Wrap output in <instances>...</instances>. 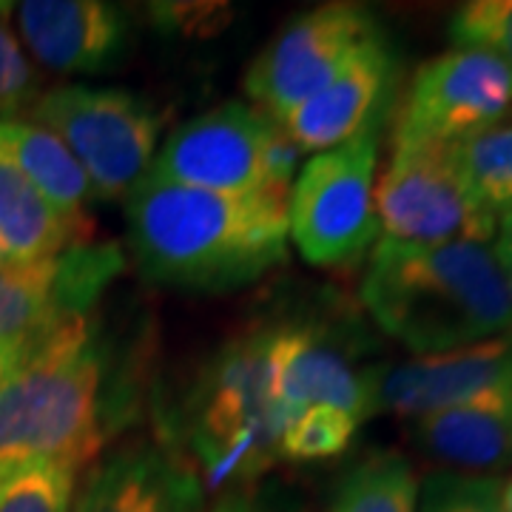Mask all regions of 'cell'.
Returning a JSON list of instances; mask_svg holds the SVG:
<instances>
[{
  "mask_svg": "<svg viewBox=\"0 0 512 512\" xmlns=\"http://www.w3.org/2000/svg\"><path fill=\"white\" fill-rule=\"evenodd\" d=\"M419 487V476L402 453L379 450L350 467L328 512H416Z\"/></svg>",
  "mask_w": 512,
  "mask_h": 512,
  "instance_id": "obj_20",
  "label": "cell"
},
{
  "mask_svg": "<svg viewBox=\"0 0 512 512\" xmlns=\"http://www.w3.org/2000/svg\"><path fill=\"white\" fill-rule=\"evenodd\" d=\"M356 430H359V421L350 413L330 404H313L285 424L282 439H279V458L322 461V458L339 456L348 450Z\"/></svg>",
  "mask_w": 512,
  "mask_h": 512,
  "instance_id": "obj_23",
  "label": "cell"
},
{
  "mask_svg": "<svg viewBox=\"0 0 512 512\" xmlns=\"http://www.w3.org/2000/svg\"><path fill=\"white\" fill-rule=\"evenodd\" d=\"M495 259H498V268L504 276V288H507V299H510V313H512V228H501L495 231L493 242Z\"/></svg>",
  "mask_w": 512,
  "mask_h": 512,
  "instance_id": "obj_28",
  "label": "cell"
},
{
  "mask_svg": "<svg viewBox=\"0 0 512 512\" xmlns=\"http://www.w3.org/2000/svg\"><path fill=\"white\" fill-rule=\"evenodd\" d=\"M456 49H484L512 66V0H473L450 20Z\"/></svg>",
  "mask_w": 512,
  "mask_h": 512,
  "instance_id": "obj_25",
  "label": "cell"
},
{
  "mask_svg": "<svg viewBox=\"0 0 512 512\" xmlns=\"http://www.w3.org/2000/svg\"><path fill=\"white\" fill-rule=\"evenodd\" d=\"M501 501H504V512H512V478L501 481Z\"/></svg>",
  "mask_w": 512,
  "mask_h": 512,
  "instance_id": "obj_30",
  "label": "cell"
},
{
  "mask_svg": "<svg viewBox=\"0 0 512 512\" xmlns=\"http://www.w3.org/2000/svg\"><path fill=\"white\" fill-rule=\"evenodd\" d=\"M285 413L276 393L274 330L217 353L188 402V441L211 487L245 484L279 458Z\"/></svg>",
  "mask_w": 512,
  "mask_h": 512,
  "instance_id": "obj_4",
  "label": "cell"
},
{
  "mask_svg": "<svg viewBox=\"0 0 512 512\" xmlns=\"http://www.w3.org/2000/svg\"><path fill=\"white\" fill-rule=\"evenodd\" d=\"M362 302L387 336L419 356L512 333L493 242L379 239L362 279Z\"/></svg>",
  "mask_w": 512,
  "mask_h": 512,
  "instance_id": "obj_2",
  "label": "cell"
},
{
  "mask_svg": "<svg viewBox=\"0 0 512 512\" xmlns=\"http://www.w3.org/2000/svg\"><path fill=\"white\" fill-rule=\"evenodd\" d=\"M83 245H92L89 217L60 211L0 154V262L40 265Z\"/></svg>",
  "mask_w": 512,
  "mask_h": 512,
  "instance_id": "obj_18",
  "label": "cell"
},
{
  "mask_svg": "<svg viewBox=\"0 0 512 512\" xmlns=\"http://www.w3.org/2000/svg\"><path fill=\"white\" fill-rule=\"evenodd\" d=\"M32 63L55 74H103L128 52L126 12L103 0H26L12 9Z\"/></svg>",
  "mask_w": 512,
  "mask_h": 512,
  "instance_id": "obj_14",
  "label": "cell"
},
{
  "mask_svg": "<svg viewBox=\"0 0 512 512\" xmlns=\"http://www.w3.org/2000/svg\"><path fill=\"white\" fill-rule=\"evenodd\" d=\"M74 476L43 461L0 467V512H72Z\"/></svg>",
  "mask_w": 512,
  "mask_h": 512,
  "instance_id": "obj_22",
  "label": "cell"
},
{
  "mask_svg": "<svg viewBox=\"0 0 512 512\" xmlns=\"http://www.w3.org/2000/svg\"><path fill=\"white\" fill-rule=\"evenodd\" d=\"M382 32L376 18L356 3H325L293 18L262 49L245 74V92L256 109L282 120L322 92L348 57Z\"/></svg>",
  "mask_w": 512,
  "mask_h": 512,
  "instance_id": "obj_9",
  "label": "cell"
},
{
  "mask_svg": "<svg viewBox=\"0 0 512 512\" xmlns=\"http://www.w3.org/2000/svg\"><path fill=\"white\" fill-rule=\"evenodd\" d=\"M72 512H202L200 473L160 444L137 441L94 467Z\"/></svg>",
  "mask_w": 512,
  "mask_h": 512,
  "instance_id": "obj_15",
  "label": "cell"
},
{
  "mask_svg": "<svg viewBox=\"0 0 512 512\" xmlns=\"http://www.w3.org/2000/svg\"><path fill=\"white\" fill-rule=\"evenodd\" d=\"M413 441L450 473L484 476L512 464V384L413 419Z\"/></svg>",
  "mask_w": 512,
  "mask_h": 512,
  "instance_id": "obj_17",
  "label": "cell"
},
{
  "mask_svg": "<svg viewBox=\"0 0 512 512\" xmlns=\"http://www.w3.org/2000/svg\"><path fill=\"white\" fill-rule=\"evenodd\" d=\"M26 120L72 151L100 200L131 194L154 163L163 134V114L140 94L83 83L37 94Z\"/></svg>",
  "mask_w": 512,
  "mask_h": 512,
  "instance_id": "obj_6",
  "label": "cell"
},
{
  "mask_svg": "<svg viewBox=\"0 0 512 512\" xmlns=\"http://www.w3.org/2000/svg\"><path fill=\"white\" fill-rule=\"evenodd\" d=\"M128 245L140 274L188 291H231L288 251V197L217 194L146 174L126 197Z\"/></svg>",
  "mask_w": 512,
  "mask_h": 512,
  "instance_id": "obj_1",
  "label": "cell"
},
{
  "mask_svg": "<svg viewBox=\"0 0 512 512\" xmlns=\"http://www.w3.org/2000/svg\"><path fill=\"white\" fill-rule=\"evenodd\" d=\"M0 154L18 168L49 202L72 217H86V205L97 200L83 165L52 131L26 117L0 123Z\"/></svg>",
  "mask_w": 512,
  "mask_h": 512,
  "instance_id": "obj_19",
  "label": "cell"
},
{
  "mask_svg": "<svg viewBox=\"0 0 512 512\" xmlns=\"http://www.w3.org/2000/svg\"><path fill=\"white\" fill-rule=\"evenodd\" d=\"M399 57L384 32L365 40L328 86L279 120L299 151H330L382 126L393 103Z\"/></svg>",
  "mask_w": 512,
  "mask_h": 512,
  "instance_id": "obj_12",
  "label": "cell"
},
{
  "mask_svg": "<svg viewBox=\"0 0 512 512\" xmlns=\"http://www.w3.org/2000/svg\"><path fill=\"white\" fill-rule=\"evenodd\" d=\"M501 384H512V333L447 353L416 356L402 365L373 367L370 416L396 413L419 419Z\"/></svg>",
  "mask_w": 512,
  "mask_h": 512,
  "instance_id": "obj_13",
  "label": "cell"
},
{
  "mask_svg": "<svg viewBox=\"0 0 512 512\" xmlns=\"http://www.w3.org/2000/svg\"><path fill=\"white\" fill-rule=\"evenodd\" d=\"M103 379L106 365L89 319H60L0 387V467H86L103 444Z\"/></svg>",
  "mask_w": 512,
  "mask_h": 512,
  "instance_id": "obj_3",
  "label": "cell"
},
{
  "mask_svg": "<svg viewBox=\"0 0 512 512\" xmlns=\"http://www.w3.org/2000/svg\"><path fill=\"white\" fill-rule=\"evenodd\" d=\"M299 154L271 114L248 103H225L177 128L148 174L217 194L288 197Z\"/></svg>",
  "mask_w": 512,
  "mask_h": 512,
  "instance_id": "obj_5",
  "label": "cell"
},
{
  "mask_svg": "<svg viewBox=\"0 0 512 512\" xmlns=\"http://www.w3.org/2000/svg\"><path fill=\"white\" fill-rule=\"evenodd\" d=\"M510 117H512V109H510Z\"/></svg>",
  "mask_w": 512,
  "mask_h": 512,
  "instance_id": "obj_33",
  "label": "cell"
},
{
  "mask_svg": "<svg viewBox=\"0 0 512 512\" xmlns=\"http://www.w3.org/2000/svg\"><path fill=\"white\" fill-rule=\"evenodd\" d=\"M376 214L384 239L410 245L493 242L498 217L473 197L453 143H393L376 183Z\"/></svg>",
  "mask_w": 512,
  "mask_h": 512,
  "instance_id": "obj_8",
  "label": "cell"
},
{
  "mask_svg": "<svg viewBox=\"0 0 512 512\" xmlns=\"http://www.w3.org/2000/svg\"><path fill=\"white\" fill-rule=\"evenodd\" d=\"M416 512H504L501 478L467 473H430L419 487Z\"/></svg>",
  "mask_w": 512,
  "mask_h": 512,
  "instance_id": "obj_24",
  "label": "cell"
},
{
  "mask_svg": "<svg viewBox=\"0 0 512 512\" xmlns=\"http://www.w3.org/2000/svg\"><path fill=\"white\" fill-rule=\"evenodd\" d=\"M23 348H15V345H0V387L6 384V379L12 376V370L18 367V362L23 359Z\"/></svg>",
  "mask_w": 512,
  "mask_h": 512,
  "instance_id": "obj_29",
  "label": "cell"
},
{
  "mask_svg": "<svg viewBox=\"0 0 512 512\" xmlns=\"http://www.w3.org/2000/svg\"><path fill=\"white\" fill-rule=\"evenodd\" d=\"M498 225H501V228H512V208H507V211L498 217Z\"/></svg>",
  "mask_w": 512,
  "mask_h": 512,
  "instance_id": "obj_31",
  "label": "cell"
},
{
  "mask_svg": "<svg viewBox=\"0 0 512 512\" xmlns=\"http://www.w3.org/2000/svg\"><path fill=\"white\" fill-rule=\"evenodd\" d=\"M208 512H274L265 501H259L254 493H245V490H231L222 498L214 501V507Z\"/></svg>",
  "mask_w": 512,
  "mask_h": 512,
  "instance_id": "obj_27",
  "label": "cell"
},
{
  "mask_svg": "<svg viewBox=\"0 0 512 512\" xmlns=\"http://www.w3.org/2000/svg\"><path fill=\"white\" fill-rule=\"evenodd\" d=\"M15 3H6L0 9V123L18 120L23 111L37 100V77L32 57L20 46L18 32L9 26Z\"/></svg>",
  "mask_w": 512,
  "mask_h": 512,
  "instance_id": "obj_26",
  "label": "cell"
},
{
  "mask_svg": "<svg viewBox=\"0 0 512 512\" xmlns=\"http://www.w3.org/2000/svg\"><path fill=\"white\" fill-rule=\"evenodd\" d=\"M274 373L285 424L313 404L339 407L359 424L370 419L373 367H356L348 350L322 330L274 328Z\"/></svg>",
  "mask_w": 512,
  "mask_h": 512,
  "instance_id": "obj_16",
  "label": "cell"
},
{
  "mask_svg": "<svg viewBox=\"0 0 512 512\" xmlns=\"http://www.w3.org/2000/svg\"><path fill=\"white\" fill-rule=\"evenodd\" d=\"M379 128L316 154L288 194V237L313 268H353L379 242Z\"/></svg>",
  "mask_w": 512,
  "mask_h": 512,
  "instance_id": "obj_7",
  "label": "cell"
},
{
  "mask_svg": "<svg viewBox=\"0 0 512 512\" xmlns=\"http://www.w3.org/2000/svg\"><path fill=\"white\" fill-rule=\"evenodd\" d=\"M510 109V63L484 49H450L416 69L393 143H458L501 123Z\"/></svg>",
  "mask_w": 512,
  "mask_h": 512,
  "instance_id": "obj_10",
  "label": "cell"
},
{
  "mask_svg": "<svg viewBox=\"0 0 512 512\" xmlns=\"http://www.w3.org/2000/svg\"><path fill=\"white\" fill-rule=\"evenodd\" d=\"M3 6H6V3H0V9H3Z\"/></svg>",
  "mask_w": 512,
  "mask_h": 512,
  "instance_id": "obj_32",
  "label": "cell"
},
{
  "mask_svg": "<svg viewBox=\"0 0 512 512\" xmlns=\"http://www.w3.org/2000/svg\"><path fill=\"white\" fill-rule=\"evenodd\" d=\"M458 168L490 214L512 208V123H495L453 143Z\"/></svg>",
  "mask_w": 512,
  "mask_h": 512,
  "instance_id": "obj_21",
  "label": "cell"
},
{
  "mask_svg": "<svg viewBox=\"0 0 512 512\" xmlns=\"http://www.w3.org/2000/svg\"><path fill=\"white\" fill-rule=\"evenodd\" d=\"M117 268V251L94 245L40 265L0 262V345L29 350L60 319L86 316Z\"/></svg>",
  "mask_w": 512,
  "mask_h": 512,
  "instance_id": "obj_11",
  "label": "cell"
}]
</instances>
